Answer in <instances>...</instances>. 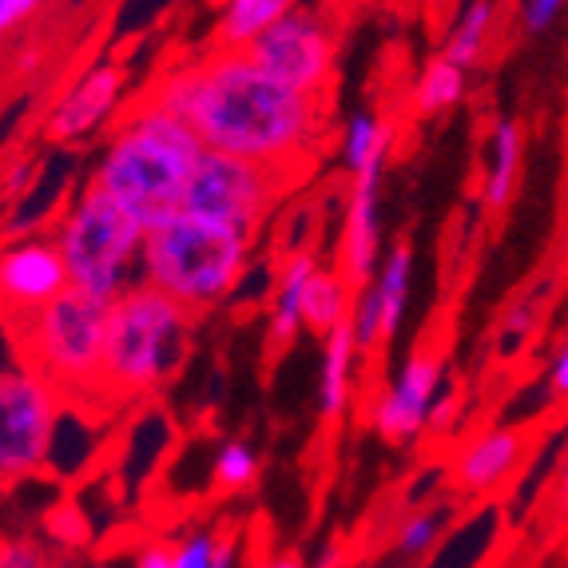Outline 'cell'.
<instances>
[{"label":"cell","mask_w":568,"mask_h":568,"mask_svg":"<svg viewBox=\"0 0 568 568\" xmlns=\"http://www.w3.org/2000/svg\"><path fill=\"white\" fill-rule=\"evenodd\" d=\"M155 104L191 123L207 152H227L283 175L306 168L326 135V95H306L266 77L246 52H223L175 68L152 92Z\"/></svg>","instance_id":"1"},{"label":"cell","mask_w":568,"mask_h":568,"mask_svg":"<svg viewBox=\"0 0 568 568\" xmlns=\"http://www.w3.org/2000/svg\"><path fill=\"white\" fill-rule=\"evenodd\" d=\"M200 155L203 143L187 120L155 100H143L104 148L92 183L152 235L183 211L187 180Z\"/></svg>","instance_id":"2"},{"label":"cell","mask_w":568,"mask_h":568,"mask_svg":"<svg viewBox=\"0 0 568 568\" xmlns=\"http://www.w3.org/2000/svg\"><path fill=\"white\" fill-rule=\"evenodd\" d=\"M251 243L255 239L243 231L180 211L171 223L148 235L140 278L168 298H175L180 306H187L191 314L215 311L243 283Z\"/></svg>","instance_id":"3"},{"label":"cell","mask_w":568,"mask_h":568,"mask_svg":"<svg viewBox=\"0 0 568 568\" xmlns=\"http://www.w3.org/2000/svg\"><path fill=\"white\" fill-rule=\"evenodd\" d=\"M191 318L195 314L187 306H180L143 278L115 294L104 342L108 398H140L163 386L187 354Z\"/></svg>","instance_id":"4"},{"label":"cell","mask_w":568,"mask_h":568,"mask_svg":"<svg viewBox=\"0 0 568 568\" xmlns=\"http://www.w3.org/2000/svg\"><path fill=\"white\" fill-rule=\"evenodd\" d=\"M112 298L68 286L48 306L17 323L24 366L44 374L60 394H104V342Z\"/></svg>","instance_id":"5"},{"label":"cell","mask_w":568,"mask_h":568,"mask_svg":"<svg viewBox=\"0 0 568 568\" xmlns=\"http://www.w3.org/2000/svg\"><path fill=\"white\" fill-rule=\"evenodd\" d=\"M143 243H148V231L95 183L80 191L57 227L68 283L100 298H115L132 283H140Z\"/></svg>","instance_id":"6"},{"label":"cell","mask_w":568,"mask_h":568,"mask_svg":"<svg viewBox=\"0 0 568 568\" xmlns=\"http://www.w3.org/2000/svg\"><path fill=\"white\" fill-rule=\"evenodd\" d=\"M60 394L32 366L0 369V485L40 474L57 446Z\"/></svg>","instance_id":"7"},{"label":"cell","mask_w":568,"mask_h":568,"mask_svg":"<svg viewBox=\"0 0 568 568\" xmlns=\"http://www.w3.org/2000/svg\"><path fill=\"white\" fill-rule=\"evenodd\" d=\"M286 180L283 171L263 168V163L239 160L227 152H207L195 160V171L187 180V200L183 211L223 227H235L243 235L255 239L258 227L266 223V215L275 211L278 195H283Z\"/></svg>","instance_id":"8"},{"label":"cell","mask_w":568,"mask_h":568,"mask_svg":"<svg viewBox=\"0 0 568 568\" xmlns=\"http://www.w3.org/2000/svg\"><path fill=\"white\" fill-rule=\"evenodd\" d=\"M246 57L263 68L266 77L283 80L286 88L306 95H326L334 80V60H338V40H334L331 20L323 12L291 9L275 20L251 48Z\"/></svg>","instance_id":"9"},{"label":"cell","mask_w":568,"mask_h":568,"mask_svg":"<svg viewBox=\"0 0 568 568\" xmlns=\"http://www.w3.org/2000/svg\"><path fill=\"white\" fill-rule=\"evenodd\" d=\"M68 266L57 239H20L0 251V318L24 323L29 314L48 306L68 291Z\"/></svg>","instance_id":"10"},{"label":"cell","mask_w":568,"mask_h":568,"mask_svg":"<svg viewBox=\"0 0 568 568\" xmlns=\"http://www.w3.org/2000/svg\"><path fill=\"white\" fill-rule=\"evenodd\" d=\"M382 171H386V155L369 160L362 171L351 175V200H346V223H342V258L338 275L354 286H369L374 271H378V246H382V211H378V191H382Z\"/></svg>","instance_id":"11"},{"label":"cell","mask_w":568,"mask_h":568,"mask_svg":"<svg viewBox=\"0 0 568 568\" xmlns=\"http://www.w3.org/2000/svg\"><path fill=\"white\" fill-rule=\"evenodd\" d=\"M437 382H442V358L434 351L409 354L386 398L374 409V429L386 442H409L422 434L437 406Z\"/></svg>","instance_id":"12"},{"label":"cell","mask_w":568,"mask_h":568,"mask_svg":"<svg viewBox=\"0 0 568 568\" xmlns=\"http://www.w3.org/2000/svg\"><path fill=\"white\" fill-rule=\"evenodd\" d=\"M123 100V72L115 64L88 68L77 84L60 95L44 120V135L52 143H77L108 123Z\"/></svg>","instance_id":"13"},{"label":"cell","mask_w":568,"mask_h":568,"mask_svg":"<svg viewBox=\"0 0 568 568\" xmlns=\"http://www.w3.org/2000/svg\"><path fill=\"white\" fill-rule=\"evenodd\" d=\"M525 457V437L517 429H489L457 457V485L465 493H489L513 477Z\"/></svg>","instance_id":"14"},{"label":"cell","mask_w":568,"mask_h":568,"mask_svg":"<svg viewBox=\"0 0 568 568\" xmlns=\"http://www.w3.org/2000/svg\"><path fill=\"white\" fill-rule=\"evenodd\" d=\"M314 271H318L314 251H298V255L286 258L283 278H278V294H275V311H271V331H266L271 354H286V346L298 338V331H306L303 294H306V283L314 278Z\"/></svg>","instance_id":"15"},{"label":"cell","mask_w":568,"mask_h":568,"mask_svg":"<svg viewBox=\"0 0 568 568\" xmlns=\"http://www.w3.org/2000/svg\"><path fill=\"white\" fill-rule=\"evenodd\" d=\"M354 358H358V338H354V323L346 318L323 338V374H318V409L326 422H338L351 406V386H354Z\"/></svg>","instance_id":"16"},{"label":"cell","mask_w":568,"mask_h":568,"mask_svg":"<svg viewBox=\"0 0 568 568\" xmlns=\"http://www.w3.org/2000/svg\"><path fill=\"white\" fill-rule=\"evenodd\" d=\"M291 9H298V0H223V12H219L215 24V44L223 52H243Z\"/></svg>","instance_id":"17"},{"label":"cell","mask_w":568,"mask_h":568,"mask_svg":"<svg viewBox=\"0 0 568 568\" xmlns=\"http://www.w3.org/2000/svg\"><path fill=\"white\" fill-rule=\"evenodd\" d=\"M369 286H374V294H378L382 334H386V342H389L394 334H398L402 318H406L409 286H414V251H409L406 239H398V243L389 246V255H382Z\"/></svg>","instance_id":"18"},{"label":"cell","mask_w":568,"mask_h":568,"mask_svg":"<svg viewBox=\"0 0 568 568\" xmlns=\"http://www.w3.org/2000/svg\"><path fill=\"white\" fill-rule=\"evenodd\" d=\"M354 286L338 275V271H314V278L306 283L303 294V326L314 334H331L334 326H342L354 314Z\"/></svg>","instance_id":"19"},{"label":"cell","mask_w":568,"mask_h":568,"mask_svg":"<svg viewBox=\"0 0 568 568\" xmlns=\"http://www.w3.org/2000/svg\"><path fill=\"white\" fill-rule=\"evenodd\" d=\"M517 175H521V128L513 120H501L493 128V155H489V175H485L481 200L489 211H505L517 191Z\"/></svg>","instance_id":"20"},{"label":"cell","mask_w":568,"mask_h":568,"mask_svg":"<svg viewBox=\"0 0 568 568\" xmlns=\"http://www.w3.org/2000/svg\"><path fill=\"white\" fill-rule=\"evenodd\" d=\"M493 17H497V4H493V0H469V4L462 9V17H457V24L449 29L446 52H442V57L454 60V64H462L465 72H469L485 52Z\"/></svg>","instance_id":"21"},{"label":"cell","mask_w":568,"mask_h":568,"mask_svg":"<svg viewBox=\"0 0 568 568\" xmlns=\"http://www.w3.org/2000/svg\"><path fill=\"white\" fill-rule=\"evenodd\" d=\"M465 95V68L454 64V60L437 57L426 64L422 80L414 88V112L417 115H442L457 104Z\"/></svg>","instance_id":"22"},{"label":"cell","mask_w":568,"mask_h":568,"mask_svg":"<svg viewBox=\"0 0 568 568\" xmlns=\"http://www.w3.org/2000/svg\"><path fill=\"white\" fill-rule=\"evenodd\" d=\"M342 155H346L351 175L366 168L369 160L389 155V123L374 112H354L346 120V135H342Z\"/></svg>","instance_id":"23"},{"label":"cell","mask_w":568,"mask_h":568,"mask_svg":"<svg viewBox=\"0 0 568 568\" xmlns=\"http://www.w3.org/2000/svg\"><path fill=\"white\" fill-rule=\"evenodd\" d=\"M211 474H215V485L219 489H251L258 477V457L255 449L246 446V442H239V437H231V442H223V449L215 454V465H211Z\"/></svg>","instance_id":"24"},{"label":"cell","mask_w":568,"mask_h":568,"mask_svg":"<svg viewBox=\"0 0 568 568\" xmlns=\"http://www.w3.org/2000/svg\"><path fill=\"white\" fill-rule=\"evenodd\" d=\"M442 532H446V509L429 505V509L409 513L406 521H402L398 537H394V549H398L402 557H422V552L434 549Z\"/></svg>","instance_id":"25"},{"label":"cell","mask_w":568,"mask_h":568,"mask_svg":"<svg viewBox=\"0 0 568 568\" xmlns=\"http://www.w3.org/2000/svg\"><path fill=\"white\" fill-rule=\"evenodd\" d=\"M0 568H57V560L32 537H0Z\"/></svg>","instance_id":"26"},{"label":"cell","mask_w":568,"mask_h":568,"mask_svg":"<svg viewBox=\"0 0 568 568\" xmlns=\"http://www.w3.org/2000/svg\"><path fill=\"white\" fill-rule=\"evenodd\" d=\"M537 331V298H521L517 306L505 311V323H501V354H513L517 346L529 342V334Z\"/></svg>","instance_id":"27"},{"label":"cell","mask_w":568,"mask_h":568,"mask_svg":"<svg viewBox=\"0 0 568 568\" xmlns=\"http://www.w3.org/2000/svg\"><path fill=\"white\" fill-rule=\"evenodd\" d=\"M219 557V537L211 532H187L175 540V568H211Z\"/></svg>","instance_id":"28"},{"label":"cell","mask_w":568,"mask_h":568,"mask_svg":"<svg viewBox=\"0 0 568 568\" xmlns=\"http://www.w3.org/2000/svg\"><path fill=\"white\" fill-rule=\"evenodd\" d=\"M568 0H521V24L529 37H540L545 29H552V20L565 12Z\"/></svg>","instance_id":"29"},{"label":"cell","mask_w":568,"mask_h":568,"mask_svg":"<svg viewBox=\"0 0 568 568\" xmlns=\"http://www.w3.org/2000/svg\"><path fill=\"white\" fill-rule=\"evenodd\" d=\"M44 9V0H0V40Z\"/></svg>","instance_id":"30"},{"label":"cell","mask_w":568,"mask_h":568,"mask_svg":"<svg viewBox=\"0 0 568 568\" xmlns=\"http://www.w3.org/2000/svg\"><path fill=\"white\" fill-rule=\"evenodd\" d=\"M132 568H175V545H168V540H148Z\"/></svg>","instance_id":"31"},{"label":"cell","mask_w":568,"mask_h":568,"mask_svg":"<svg viewBox=\"0 0 568 568\" xmlns=\"http://www.w3.org/2000/svg\"><path fill=\"white\" fill-rule=\"evenodd\" d=\"M549 389L557 398H568V342L560 346L557 362H552V369H549Z\"/></svg>","instance_id":"32"},{"label":"cell","mask_w":568,"mask_h":568,"mask_svg":"<svg viewBox=\"0 0 568 568\" xmlns=\"http://www.w3.org/2000/svg\"><path fill=\"white\" fill-rule=\"evenodd\" d=\"M454 409H457V402H454V398L437 402L434 414H429V429H446L449 422H454Z\"/></svg>","instance_id":"33"},{"label":"cell","mask_w":568,"mask_h":568,"mask_svg":"<svg viewBox=\"0 0 568 568\" xmlns=\"http://www.w3.org/2000/svg\"><path fill=\"white\" fill-rule=\"evenodd\" d=\"M239 565V552H235V540L231 537H219V557L211 568H235Z\"/></svg>","instance_id":"34"},{"label":"cell","mask_w":568,"mask_h":568,"mask_svg":"<svg viewBox=\"0 0 568 568\" xmlns=\"http://www.w3.org/2000/svg\"><path fill=\"white\" fill-rule=\"evenodd\" d=\"M557 505L568 513V454H565V462H560V474H557Z\"/></svg>","instance_id":"35"},{"label":"cell","mask_w":568,"mask_h":568,"mask_svg":"<svg viewBox=\"0 0 568 568\" xmlns=\"http://www.w3.org/2000/svg\"><path fill=\"white\" fill-rule=\"evenodd\" d=\"M258 568H303V560H298V557H291V552H286V557H283V552H278V557L263 560V565H258Z\"/></svg>","instance_id":"36"}]
</instances>
